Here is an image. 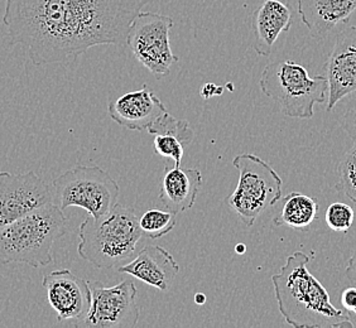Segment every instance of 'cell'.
Here are the masks:
<instances>
[{"mask_svg":"<svg viewBox=\"0 0 356 328\" xmlns=\"http://www.w3.org/2000/svg\"><path fill=\"white\" fill-rule=\"evenodd\" d=\"M325 71L329 85L326 109L332 111L341 99L356 91V26L339 33Z\"/></svg>","mask_w":356,"mask_h":328,"instance_id":"obj_12","label":"cell"},{"mask_svg":"<svg viewBox=\"0 0 356 328\" xmlns=\"http://www.w3.org/2000/svg\"><path fill=\"white\" fill-rule=\"evenodd\" d=\"M142 236L134 208L118 202L108 213L83 220L77 253L99 269L120 267L134 255Z\"/></svg>","mask_w":356,"mask_h":328,"instance_id":"obj_4","label":"cell"},{"mask_svg":"<svg viewBox=\"0 0 356 328\" xmlns=\"http://www.w3.org/2000/svg\"><path fill=\"white\" fill-rule=\"evenodd\" d=\"M336 106H339L337 119L340 126L356 144V91L345 96Z\"/></svg>","mask_w":356,"mask_h":328,"instance_id":"obj_24","label":"cell"},{"mask_svg":"<svg viewBox=\"0 0 356 328\" xmlns=\"http://www.w3.org/2000/svg\"><path fill=\"white\" fill-rule=\"evenodd\" d=\"M42 287L49 306L57 313V321L83 320L91 306L90 281L77 277L69 269L54 270L43 277Z\"/></svg>","mask_w":356,"mask_h":328,"instance_id":"obj_11","label":"cell"},{"mask_svg":"<svg viewBox=\"0 0 356 328\" xmlns=\"http://www.w3.org/2000/svg\"><path fill=\"white\" fill-rule=\"evenodd\" d=\"M149 0H6L10 44L37 66L75 60L96 46H123Z\"/></svg>","mask_w":356,"mask_h":328,"instance_id":"obj_1","label":"cell"},{"mask_svg":"<svg viewBox=\"0 0 356 328\" xmlns=\"http://www.w3.org/2000/svg\"><path fill=\"white\" fill-rule=\"evenodd\" d=\"M355 212L353 207L343 202L331 204L325 213L326 224L332 231L346 233L349 231L354 222Z\"/></svg>","mask_w":356,"mask_h":328,"instance_id":"obj_22","label":"cell"},{"mask_svg":"<svg viewBox=\"0 0 356 328\" xmlns=\"http://www.w3.org/2000/svg\"><path fill=\"white\" fill-rule=\"evenodd\" d=\"M91 306L83 318L90 328H134L139 321L137 287L131 279L105 287L100 281L90 283Z\"/></svg>","mask_w":356,"mask_h":328,"instance_id":"obj_9","label":"cell"},{"mask_svg":"<svg viewBox=\"0 0 356 328\" xmlns=\"http://www.w3.org/2000/svg\"><path fill=\"white\" fill-rule=\"evenodd\" d=\"M202 185V174L197 168L165 167V174L161 182L159 201L168 211L173 213L191 210L195 205L200 188Z\"/></svg>","mask_w":356,"mask_h":328,"instance_id":"obj_16","label":"cell"},{"mask_svg":"<svg viewBox=\"0 0 356 328\" xmlns=\"http://www.w3.org/2000/svg\"><path fill=\"white\" fill-rule=\"evenodd\" d=\"M153 148L157 156L172 159L176 167H179L182 163L185 147L178 138L170 134H156L153 140Z\"/></svg>","mask_w":356,"mask_h":328,"instance_id":"obj_23","label":"cell"},{"mask_svg":"<svg viewBox=\"0 0 356 328\" xmlns=\"http://www.w3.org/2000/svg\"><path fill=\"white\" fill-rule=\"evenodd\" d=\"M69 220L55 204L43 206L0 229V264L47 267L52 247L67 233Z\"/></svg>","mask_w":356,"mask_h":328,"instance_id":"obj_3","label":"cell"},{"mask_svg":"<svg viewBox=\"0 0 356 328\" xmlns=\"http://www.w3.org/2000/svg\"><path fill=\"white\" fill-rule=\"evenodd\" d=\"M173 19L168 15L140 12L131 22L127 46L142 66L158 80L170 75L177 56L172 52L170 31Z\"/></svg>","mask_w":356,"mask_h":328,"instance_id":"obj_8","label":"cell"},{"mask_svg":"<svg viewBox=\"0 0 356 328\" xmlns=\"http://www.w3.org/2000/svg\"><path fill=\"white\" fill-rule=\"evenodd\" d=\"M152 136L156 134H170L178 138L184 147H188L195 139V133L190 126V123L186 120H179L171 115L168 111L158 119L156 123L148 129Z\"/></svg>","mask_w":356,"mask_h":328,"instance_id":"obj_20","label":"cell"},{"mask_svg":"<svg viewBox=\"0 0 356 328\" xmlns=\"http://www.w3.org/2000/svg\"><path fill=\"white\" fill-rule=\"evenodd\" d=\"M177 224V215L173 212L162 211L152 208L144 212L139 219V227L144 236L149 239H161L168 233H171Z\"/></svg>","mask_w":356,"mask_h":328,"instance_id":"obj_19","label":"cell"},{"mask_svg":"<svg viewBox=\"0 0 356 328\" xmlns=\"http://www.w3.org/2000/svg\"><path fill=\"white\" fill-rule=\"evenodd\" d=\"M233 165L239 171V181L226 204L244 225L252 227L268 208L281 201L283 181L266 161L254 154L236 156Z\"/></svg>","mask_w":356,"mask_h":328,"instance_id":"obj_6","label":"cell"},{"mask_svg":"<svg viewBox=\"0 0 356 328\" xmlns=\"http://www.w3.org/2000/svg\"><path fill=\"white\" fill-rule=\"evenodd\" d=\"M346 277L356 287V250L353 253L348 264H346Z\"/></svg>","mask_w":356,"mask_h":328,"instance_id":"obj_27","label":"cell"},{"mask_svg":"<svg viewBox=\"0 0 356 328\" xmlns=\"http://www.w3.org/2000/svg\"><path fill=\"white\" fill-rule=\"evenodd\" d=\"M339 183L337 191L343 192L356 205V144L350 151L343 154L337 165Z\"/></svg>","mask_w":356,"mask_h":328,"instance_id":"obj_21","label":"cell"},{"mask_svg":"<svg viewBox=\"0 0 356 328\" xmlns=\"http://www.w3.org/2000/svg\"><path fill=\"white\" fill-rule=\"evenodd\" d=\"M320 206L314 197L300 192H292L283 199L282 211L274 218L275 226H287L296 231H309L318 219Z\"/></svg>","mask_w":356,"mask_h":328,"instance_id":"obj_18","label":"cell"},{"mask_svg":"<svg viewBox=\"0 0 356 328\" xmlns=\"http://www.w3.org/2000/svg\"><path fill=\"white\" fill-rule=\"evenodd\" d=\"M298 14L314 37H323L340 23H349L356 0H297Z\"/></svg>","mask_w":356,"mask_h":328,"instance_id":"obj_17","label":"cell"},{"mask_svg":"<svg viewBox=\"0 0 356 328\" xmlns=\"http://www.w3.org/2000/svg\"><path fill=\"white\" fill-rule=\"evenodd\" d=\"M54 204L62 211L80 207L94 218L111 211L118 204L119 185L97 165H76L51 183Z\"/></svg>","mask_w":356,"mask_h":328,"instance_id":"obj_7","label":"cell"},{"mask_svg":"<svg viewBox=\"0 0 356 328\" xmlns=\"http://www.w3.org/2000/svg\"><path fill=\"white\" fill-rule=\"evenodd\" d=\"M253 48L259 56L272 54L274 43L292 26V12L282 0H266L254 12Z\"/></svg>","mask_w":356,"mask_h":328,"instance_id":"obj_15","label":"cell"},{"mask_svg":"<svg viewBox=\"0 0 356 328\" xmlns=\"http://www.w3.org/2000/svg\"><path fill=\"white\" fill-rule=\"evenodd\" d=\"M348 315H349L350 321L356 325V306L348 312Z\"/></svg>","mask_w":356,"mask_h":328,"instance_id":"obj_29","label":"cell"},{"mask_svg":"<svg viewBox=\"0 0 356 328\" xmlns=\"http://www.w3.org/2000/svg\"><path fill=\"white\" fill-rule=\"evenodd\" d=\"M340 303L343 306V311L348 313L353 308L356 306V287L346 288L341 293V298H340Z\"/></svg>","mask_w":356,"mask_h":328,"instance_id":"obj_25","label":"cell"},{"mask_svg":"<svg viewBox=\"0 0 356 328\" xmlns=\"http://www.w3.org/2000/svg\"><path fill=\"white\" fill-rule=\"evenodd\" d=\"M51 204L52 187L35 172H0V229Z\"/></svg>","mask_w":356,"mask_h":328,"instance_id":"obj_10","label":"cell"},{"mask_svg":"<svg viewBox=\"0 0 356 328\" xmlns=\"http://www.w3.org/2000/svg\"><path fill=\"white\" fill-rule=\"evenodd\" d=\"M195 303L196 304H199V306H202V304H205L206 303V295L202 293H197L195 295Z\"/></svg>","mask_w":356,"mask_h":328,"instance_id":"obj_28","label":"cell"},{"mask_svg":"<svg viewBox=\"0 0 356 328\" xmlns=\"http://www.w3.org/2000/svg\"><path fill=\"white\" fill-rule=\"evenodd\" d=\"M235 252L238 254H244L247 252V246L244 245V244H238V245L235 246Z\"/></svg>","mask_w":356,"mask_h":328,"instance_id":"obj_30","label":"cell"},{"mask_svg":"<svg viewBox=\"0 0 356 328\" xmlns=\"http://www.w3.org/2000/svg\"><path fill=\"white\" fill-rule=\"evenodd\" d=\"M118 272L128 274L162 292H168L179 273V265L162 246L149 245L138 253L131 263L118 267Z\"/></svg>","mask_w":356,"mask_h":328,"instance_id":"obj_14","label":"cell"},{"mask_svg":"<svg viewBox=\"0 0 356 328\" xmlns=\"http://www.w3.org/2000/svg\"><path fill=\"white\" fill-rule=\"evenodd\" d=\"M259 86L283 115L306 120L314 117L316 104L325 103L329 91L326 76H311L305 66L292 60L268 63Z\"/></svg>","mask_w":356,"mask_h":328,"instance_id":"obj_5","label":"cell"},{"mask_svg":"<svg viewBox=\"0 0 356 328\" xmlns=\"http://www.w3.org/2000/svg\"><path fill=\"white\" fill-rule=\"evenodd\" d=\"M222 88H218L215 83H206L204 85V88L201 90V96L202 99H211L213 96L221 95L222 94Z\"/></svg>","mask_w":356,"mask_h":328,"instance_id":"obj_26","label":"cell"},{"mask_svg":"<svg viewBox=\"0 0 356 328\" xmlns=\"http://www.w3.org/2000/svg\"><path fill=\"white\" fill-rule=\"evenodd\" d=\"M167 113L163 103L147 83L142 89L127 92L108 106L109 117L125 129L144 131Z\"/></svg>","mask_w":356,"mask_h":328,"instance_id":"obj_13","label":"cell"},{"mask_svg":"<svg viewBox=\"0 0 356 328\" xmlns=\"http://www.w3.org/2000/svg\"><path fill=\"white\" fill-rule=\"evenodd\" d=\"M309 260L307 254L296 252L272 277L284 321L295 328L354 327L348 313L331 303L326 288L309 273Z\"/></svg>","mask_w":356,"mask_h":328,"instance_id":"obj_2","label":"cell"}]
</instances>
